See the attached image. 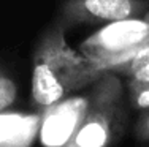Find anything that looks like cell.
Masks as SVG:
<instances>
[{"label":"cell","mask_w":149,"mask_h":147,"mask_svg":"<svg viewBox=\"0 0 149 147\" xmlns=\"http://www.w3.org/2000/svg\"><path fill=\"white\" fill-rule=\"evenodd\" d=\"M140 8L141 3L138 0H68L62 13L63 27L127 19Z\"/></svg>","instance_id":"5"},{"label":"cell","mask_w":149,"mask_h":147,"mask_svg":"<svg viewBox=\"0 0 149 147\" xmlns=\"http://www.w3.org/2000/svg\"><path fill=\"white\" fill-rule=\"evenodd\" d=\"M105 70L65 41V27L59 26L41 38L32 65V100L41 108L67 98L70 92L97 81Z\"/></svg>","instance_id":"1"},{"label":"cell","mask_w":149,"mask_h":147,"mask_svg":"<svg viewBox=\"0 0 149 147\" xmlns=\"http://www.w3.org/2000/svg\"><path fill=\"white\" fill-rule=\"evenodd\" d=\"M122 93L120 81L105 71L87 95L89 103L83 120L60 147H108L124 127Z\"/></svg>","instance_id":"2"},{"label":"cell","mask_w":149,"mask_h":147,"mask_svg":"<svg viewBox=\"0 0 149 147\" xmlns=\"http://www.w3.org/2000/svg\"><path fill=\"white\" fill-rule=\"evenodd\" d=\"M118 70H122L124 73L136 81H149V48L138 52L130 60L124 62L122 65L116 66Z\"/></svg>","instance_id":"6"},{"label":"cell","mask_w":149,"mask_h":147,"mask_svg":"<svg viewBox=\"0 0 149 147\" xmlns=\"http://www.w3.org/2000/svg\"><path fill=\"white\" fill-rule=\"evenodd\" d=\"M130 93L136 108H143V109L149 108V81L130 79Z\"/></svg>","instance_id":"8"},{"label":"cell","mask_w":149,"mask_h":147,"mask_svg":"<svg viewBox=\"0 0 149 147\" xmlns=\"http://www.w3.org/2000/svg\"><path fill=\"white\" fill-rule=\"evenodd\" d=\"M16 93L17 90L15 81L0 68V112H3L6 108H10L15 103Z\"/></svg>","instance_id":"7"},{"label":"cell","mask_w":149,"mask_h":147,"mask_svg":"<svg viewBox=\"0 0 149 147\" xmlns=\"http://www.w3.org/2000/svg\"><path fill=\"white\" fill-rule=\"evenodd\" d=\"M89 97L63 98L45 108L41 120V142L45 147H60L70 138L83 120Z\"/></svg>","instance_id":"4"},{"label":"cell","mask_w":149,"mask_h":147,"mask_svg":"<svg viewBox=\"0 0 149 147\" xmlns=\"http://www.w3.org/2000/svg\"><path fill=\"white\" fill-rule=\"evenodd\" d=\"M136 135L141 141H149V111L143 115V119H141L140 125H138V128H136Z\"/></svg>","instance_id":"9"},{"label":"cell","mask_w":149,"mask_h":147,"mask_svg":"<svg viewBox=\"0 0 149 147\" xmlns=\"http://www.w3.org/2000/svg\"><path fill=\"white\" fill-rule=\"evenodd\" d=\"M144 21H148V22H149V13H148L146 16H144Z\"/></svg>","instance_id":"10"},{"label":"cell","mask_w":149,"mask_h":147,"mask_svg":"<svg viewBox=\"0 0 149 147\" xmlns=\"http://www.w3.org/2000/svg\"><path fill=\"white\" fill-rule=\"evenodd\" d=\"M149 48V22L119 19L102 27L81 43V54L105 70H113Z\"/></svg>","instance_id":"3"}]
</instances>
